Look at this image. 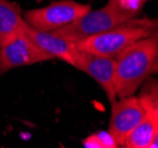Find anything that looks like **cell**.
Returning a JSON list of instances; mask_svg holds the SVG:
<instances>
[{
  "instance_id": "obj_1",
  "label": "cell",
  "mask_w": 158,
  "mask_h": 148,
  "mask_svg": "<svg viewBox=\"0 0 158 148\" xmlns=\"http://www.w3.org/2000/svg\"><path fill=\"white\" fill-rule=\"evenodd\" d=\"M158 54V34L140 39L123 50L117 57L114 86L119 98L131 96L150 76Z\"/></svg>"
},
{
  "instance_id": "obj_2",
  "label": "cell",
  "mask_w": 158,
  "mask_h": 148,
  "mask_svg": "<svg viewBox=\"0 0 158 148\" xmlns=\"http://www.w3.org/2000/svg\"><path fill=\"white\" fill-rule=\"evenodd\" d=\"M156 26L157 22H138L132 19L111 30L74 42V44L80 51L115 58L123 50L133 43L152 36L156 32Z\"/></svg>"
},
{
  "instance_id": "obj_3",
  "label": "cell",
  "mask_w": 158,
  "mask_h": 148,
  "mask_svg": "<svg viewBox=\"0 0 158 148\" xmlns=\"http://www.w3.org/2000/svg\"><path fill=\"white\" fill-rule=\"evenodd\" d=\"M135 13L107 4L105 7L100 10H90L85 16L68 24L67 26L52 31V33L74 43L80 39H85L111 30L115 26L135 19Z\"/></svg>"
},
{
  "instance_id": "obj_4",
  "label": "cell",
  "mask_w": 158,
  "mask_h": 148,
  "mask_svg": "<svg viewBox=\"0 0 158 148\" xmlns=\"http://www.w3.org/2000/svg\"><path fill=\"white\" fill-rule=\"evenodd\" d=\"M92 10L89 4L75 0H58L45 7L29 10L24 13V22L40 31L52 32L75 22Z\"/></svg>"
},
{
  "instance_id": "obj_5",
  "label": "cell",
  "mask_w": 158,
  "mask_h": 148,
  "mask_svg": "<svg viewBox=\"0 0 158 148\" xmlns=\"http://www.w3.org/2000/svg\"><path fill=\"white\" fill-rule=\"evenodd\" d=\"M54 59L37 46L22 30L7 43L0 45V75L18 66Z\"/></svg>"
},
{
  "instance_id": "obj_6",
  "label": "cell",
  "mask_w": 158,
  "mask_h": 148,
  "mask_svg": "<svg viewBox=\"0 0 158 148\" xmlns=\"http://www.w3.org/2000/svg\"><path fill=\"white\" fill-rule=\"evenodd\" d=\"M146 115L138 97L133 95L121 97L119 101L112 103L111 120L108 133L118 146H124V141L130 132Z\"/></svg>"
},
{
  "instance_id": "obj_7",
  "label": "cell",
  "mask_w": 158,
  "mask_h": 148,
  "mask_svg": "<svg viewBox=\"0 0 158 148\" xmlns=\"http://www.w3.org/2000/svg\"><path fill=\"white\" fill-rule=\"evenodd\" d=\"M117 61L113 57H103L85 51H80V57L75 68L86 72L101 86L111 103L117 101L118 96L114 86Z\"/></svg>"
},
{
  "instance_id": "obj_8",
  "label": "cell",
  "mask_w": 158,
  "mask_h": 148,
  "mask_svg": "<svg viewBox=\"0 0 158 148\" xmlns=\"http://www.w3.org/2000/svg\"><path fill=\"white\" fill-rule=\"evenodd\" d=\"M23 31L48 55H50L52 58H58L75 68L80 57V50L75 46L73 42L58 37L52 32L40 31L37 29H33L26 23H24L23 25Z\"/></svg>"
},
{
  "instance_id": "obj_9",
  "label": "cell",
  "mask_w": 158,
  "mask_h": 148,
  "mask_svg": "<svg viewBox=\"0 0 158 148\" xmlns=\"http://www.w3.org/2000/svg\"><path fill=\"white\" fill-rule=\"evenodd\" d=\"M24 23L19 4L0 0V45L7 43L22 31Z\"/></svg>"
},
{
  "instance_id": "obj_10",
  "label": "cell",
  "mask_w": 158,
  "mask_h": 148,
  "mask_svg": "<svg viewBox=\"0 0 158 148\" xmlns=\"http://www.w3.org/2000/svg\"><path fill=\"white\" fill-rule=\"evenodd\" d=\"M157 121L146 114L142 121L130 132L124 141V146L127 148H150Z\"/></svg>"
},
{
  "instance_id": "obj_11",
  "label": "cell",
  "mask_w": 158,
  "mask_h": 148,
  "mask_svg": "<svg viewBox=\"0 0 158 148\" xmlns=\"http://www.w3.org/2000/svg\"><path fill=\"white\" fill-rule=\"evenodd\" d=\"M138 100L142 103L146 114H149L158 122V79L146 78L142 84Z\"/></svg>"
},
{
  "instance_id": "obj_12",
  "label": "cell",
  "mask_w": 158,
  "mask_h": 148,
  "mask_svg": "<svg viewBox=\"0 0 158 148\" xmlns=\"http://www.w3.org/2000/svg\"><path fill=\"white\" fill-rule=\"evenodd\" d=\"M83 146L86 148H114L118 147L117 142L111 136V134L107 133H96L93 135H89L82 141Z\"/></svg>"
},
{
  "instance_id": "obj_13",
  "label": "cell",
  "mask_w": 158,
  "mask_h": 148,
  "mask_svg": "<svg viewBox=\"0 0 158 148\" xmlns=\"http://www.w3.org/2000/svg\"><path fill=\"white\" fill-rule=\"evenodd\" d=\"M108 4L118 8H121L124 11L135 13L137 16L145 2H144V0H110Z\"/></svg>"
},
{
  "instance_id": "obj_14",
  "label": "cell",
  "mask_w": 158,
  "mask_h": 148,
  "mask_svg": "<svg viewBox=\"0 0 158 148\" xmlns=\"http://www.w3.org/2000/svg\"><path fill=\"white\" fill-rule=\"evenodd\" d=\"M150 148H158V122L156 125V129H155V134H153V139H152Z\"/></svg>"
},
{
  "instance_id": "obj_15",
  "label": "cell",
  "mask_w": 158,
  "mask_h": 148,
  "mask_svg": "<svg viewBox=\"0 0 158 148\" xmlns=\"http://www.w3.org/2000/svg\"><path fill=\"white\" fill-rule=\"evenodd\" d=\"M151 74H158V54L153 61L152 66H151Z\"/></svg>"
},
{
  "instance_id": "obj_16",
  "label": "cell",
  "mask_w": 158,
  "mask_h": 148,
  "mask_svg": "<svg viewBox=\"0 0 158 148\" xmlns=\"http://www.w3.org/2000/svg\"><path fill=\"white\" fill-rule=\"evenodd\" d=\"M156 33L158 34V22H157V26H156Z\"/></svg>"
},
{
  "instance_id": "obj_17",
  "label": "cell",
  "mask_w": 158,
  "mask_h": 148,
  "mask_svg": "<svg viewBox=\"0 0 158 148\" xmlns=\"http://www.w3.org/2000/svg\"><path fill=\"white\" fill-rule=\"evenodd\" d=\"M145 1H148V0H144V2H145Z\"/></svg>"
}]
</instances>
